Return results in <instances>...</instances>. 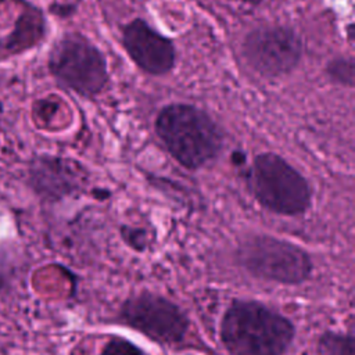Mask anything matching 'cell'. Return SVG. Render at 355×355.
<instances>
[{
  "label": "cell",
  "instance_id": "ba28073f",
  "mask_svg": "<svg viewBox=\"0 0 355 355\" xmlns=\"http://www.w3.org/2000/svg\"><path fill=\"white\" fill-rule=\"evenodd\" d=\"M121 42L129 58L148 75L162 76L175 68L173 42L143 18H135L122 25Z\"/></svg>",
  "mask_w": 355,
  "mask_h": 355
},
{
  "label": "cell",
  "instance_id": "277c9868",
  "mask_svg": "<svg viewBox=\"0 0 355 355\" xmlns=\"http://www.w3.org/2000/svg\"><path fill=\"white\" fill-rule=\"evenodd\" d=\"M236 258L251 276L286 286L306 282L313 270L305 248L270 234H254L243 240Z\"/></svg>",
  "mask_w": 355,
  "mask_h": 355
},
{
  "label": "cell",
  "instance_id": "9a60e30c",
  "mask_svg": "<svg viewBox=\"0 0 355 355\" xmlns=\"http://www.w3.org/2000/svg\"><path fill=\"white\" fill-rule=\"evenodd\" d=\"M1 288H3V279L0 277V291H1Z\"/></svg>",
  "mask_w": 355,
  "mask_h": 355
},
{
  "label": "cell",
  "instance_id": "8992f818",
  "mask_svg": "<svg viewBox=\"0 0 355 355\" xmlns=\"http://www.w3.org/2000/svg\"><path fill=\"white\" fill-rule=\"evenodd\" d=\"M118 320L159 344H178L184 340L190 319L169 298L143 290L129 295L118 309Z\"/></svg>",
  "mask_w": 355,
  "mask_h": 355
},
{
  "label": "cell",
  "instance_id": "4fadbf2b",
  "mask_svg": "<svg viewBox=\"0 0 355 355\" xmlns=\"http://www.w3.org/2000/svg\"><path fill=\"white\" fill-rule=\"evenodd\" d=\"M121 234L122 239L130 245L133 247L136 251H143L146 248V234L143 236H137L139 229L137 227H128V226H121Z\"/></svg>",
  "mask_w": 355,
  "mask_h": 355
},
{
  "label": "cell",
  "instance_id": "9c48e42d",
  "mask_svg": "<svg viewBox=\"0 0 355 355\" xmlns=\"http://www.w3.org/2000/svg\"><path fill=\"white\" fill-rule=\"evenodd\" d=\"M82 173L83 171L78 162L60 157H42L32 169L37 190L55 198L76 190Z\"/></svg>",
  "mask_w": 355,
  "mask_h": 355
},
{
  "label": "cell",
  "instance_id": "7a4b0ae2",
  "mask_svg": "<svg viewBox=\"0 0 355 355\" xmlns=\"http://www.w3.org/2000/svg\"><path fill=\"white\" fill-rule=\"evenodd\" d=\"M154 129L171 157L189 171L208 165L223 147V133L218 123L193 104L172 103L162 107Z\"/></svg>",
  "mask_w": 355,
  "mask_h": 355
},
{
  "label": "cell",
  "instance_id": "6da1fadb",
  "mask_svg": "<svg viewBox=\"0 0 355 355\" xmlns=\"http://www.w3.org/2000/svg\"><path fill=\"white\" fill-rule=\"evenodd\" d=\"M294 337L287 316L255 300H233L219 324L220 343L230 355H284Z\"/></svg>",
  "mask_w": 355,
  "mask_h": 355
},
{
  "label": "cell",
  "instance_id": "52a82bcc",
  "mask_svg": "<svg viewBox=\"0 0 355 355\" xmlns=\"http://www.w3.org/2000/svg\"><path fill=\"white\" fill-rule=\"evenodd\" d=\"M241 53L248 67L257 73L277 78L297 68L302 55V42L288 26H259L245 35Z\"/></svg>",
  "mask_w": 355,
  "mask_h": 355
},
{
  "label": "cell",
  "instance_id": "5b68a950",
  "mask_svg": "<svg viewBox=\"0 0 355 355\" xmlns=\"http://www.w3.org/2000/svg\"><path fill=\"white\" fill-rule=\"evenodd\" d=\"M49 68L67 89L83 97L100 94L110 73L103 51L80 33H65L51 49Z\"/></svg>",
  "mask_w": 355,
  "mask_h": 355
},
{
  "label": "cell",
  "instance_id": "3957f363",
  "mask_svg": "<svg viewBox=\"0 0 355 355\" xmlns=\"http://www.w3.org/2000/svg\"><path fill=\"white\" fill-rule=\"evenodd\" d=\"M245 182L257 202L282 216L304 215L312 205L308 179L282 155L259 153L247 169Z\"/></svg>",
  "mask_w": 355,
  "mask_h": 355
},
{
  "label": "cell",
  "instance_id": "5bb4252c",
  "mask_svg": "<svg viewBox=\"0 0 355 355\" xmlns=\"http://www.w3.org/2000/svg\"><path fill=\"white\" fill-rule=\"evenodd\" d=\"M239 1H243V3H247V4H251V6H258V4H261L263 0H239Z\"/></svg>",
  "mask_w": 355,
  "mask_h": 355
},
{
  "label": "cell",
  "instance_id": "7c38bea8",
  "mask_svg": "<svg viewBox=\"0 0 355 355\" xmlns=\"http://www.w3.org/2000/svg\"><path fill=\"white\" fill-rule=\"evenodd\" d=\"M97 355H144V352L130 340L121 336H112Z\"/></svg>",
  "mask_w": 355,
  "mask_h": 355
},
{
  "label": "cell",
  "instance_id": "30bf717a",
  "mask_svg": "<svg viewBox=\"0 0 355 355\" xmlns=\"http://www.w3.org/2000/svg\"><path fill=\"white\" fill-rule=\"evenodd\" d=\"M316 352L318 355H354V336L327 330L318 338Z\"/></svg>",
  "mask_w": 355,
  "mask_h": 355
},
{
  "label": "cell",
  "instance_id": "8fae6325",
  "mask_svg": "<svg viewBox=\"0 0 355 355\" xmlns=\"http://www.w3.org/2000/svg\"><path fill=\"white\" fill-rule=\"evenodd\" d=\"M329 79L337 85L352 87L354 86V58L336 57L331 58L324 68Z\"/></svg>",
  "mask_w": 355,
  "mask_h": 355
}]
</instances>
